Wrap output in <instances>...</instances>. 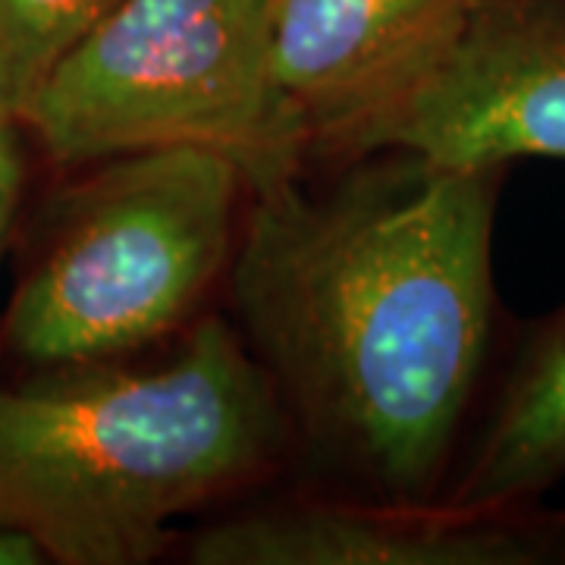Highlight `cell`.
I'll list each match as a JSON object with an SVG mask.
<instances>
[{"mask_svg":"<svg viewBox=\"0 0 565 565\" xmlns=\"http://www.w3.org/2000/svg\"><path fill=\"white\" fill-rule=\"evenodd\" d=\"M503 167L412 154L323 195L252 192L233 296L308 437L396 500L437 484L493 327Z\"/></svg>","mask_w":565,"mask_h":565,"instance_id":"6da1fadb","label":"cell"},{"mask_svg":"<svg viewBox=\"0 0 565 565\" xmlns=\"http://www.w3.org/2000/svg\"><path fill=\"white\" fill-rule=\"evenodd\" d=\"M54 371L0 386V525L44 563H148L177 515L252 481L280 444L277 386L217 318L161 367Z\"/></svg>","mask_w":565,"mask_h":565,"instance_id":"7a4b0ae2","label":"cell"},{"mask_svg":"<svg viewBox=\"0 0 565 565\" xmlns=\"http://www.w3.org/2000/svg\"><path fill=\"white\" fill-rule=\"evenodd\" d=\"M274 13L277 0H120L20 126L57 163L204 148L252 192L296 180L311 141L274 76Z\"/></svg>","mask_w":565,"mask_h":565,"instance_id":"3957f363","label":"cell"},{"mask_svg":"<svg viewBox=\"0 0 565 565\" xmlns=\"http://www.w3.org/2000/svg\"><path fill=\"white\" fill-rule=\"evenodd\" d=\"M239 167L204 148L114 158L73 199L17 289L3 333L22 362L95 364L182 323L226 262Z\"/></svg>","mask_w":565,"mask_h":565,"instance_id":"277c9868","label":"cell"},{"mask_svg":"<svg viewBox=\"0 0 565 565\" xmlns=\"http://www.w3.org/2000/svg\"><path fill=\"white\" fill-rule=\"evenodd\" d=\"M349 151L412 154L452 170L565 161V7L471 0L437 66Z\"/></svg>","mask_w":565,"mask_h":565,"instance_id":"5b68a950","label":"cell"},{"mask_svg":"<svg viewBox=\"0 0 565 565\" xmlns=\"http://www.w3.org/2000/svg\"><path fill=\"white\" fill-rule=\"evenodd\" d=\"M565 550V519L531 505L296 503L207 527L202 565H531Z\"/></svg>","mask_w":565,"mask_h":565,"instance_id":"8992f818","label":"cell"},{"mask_svg":"<svg viewBox=\"0 0 565 565\" xmlns=\"http://www.w3.org/2000/svg\"><path fill=\"white\" fill-rule=\"evenodd\" d=\"M471 0H277L274 76L311 148H343L412 92Z\"/></svg>","mask_w":565,"mask_h":565,"instance_id":"52a82bcc","label":"cell"},{"mask_svg":"<svg viewBox=\"0 0 565 565\" xmlns=\"http://www.w3.org/2000/svg\"><path fill=\"white\" fill-rule=\"evenodd\" d=\"M565 475V308L509 371L449 503L531 505Z\"/></svg>","mask_w":565,"mask_h":565,"instance_id":"ba28073f","label":"cell"},{"mask_svg":"<svg viewBox=\"0 0 565 565\" xmlns=\"http://www.w3.org/2000/svg\"><path fill=\"white\" fill-rule=\"evenodd\" d=\"M120 0H0V110L20 120L54 66Z\"/></svg>","mask_w":565,"mask_h":565,"instance_id":"9c48e42d","label":"cell"},{"mask_svg":"<svg viewBox=\"0 0 565 565\" xmlns=\"http://www.w3.org/2000/svg\"><path fill=\"white\" fill-rule=\"evenodd\" d=\"M17 126L20 120L0 110V248L10 233L17 199H20L22 163H20V141H17Z\"/></svg>","mask_w":565,"mask_h":565,"instance_id":"30bf717a","label":"cell"},{"mask_svg":"<svg viewBox=\"0 0 565 565\" xmlns=\"http://www.w3.org/2000/svg\"><path fill=\"white\" fill-rule=\"evenodd\" d=\"M44 563L32 541H25L20 531L0 525V565H39Z\"/></svg>","mask_w":565,"mask_h":565,"instance_id":"8fae6325","label":"cell"}]
</instances>
